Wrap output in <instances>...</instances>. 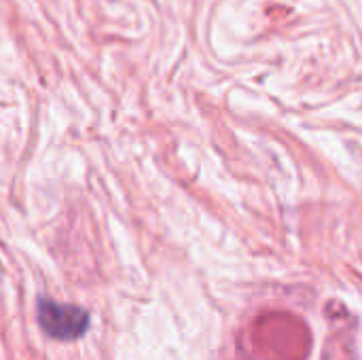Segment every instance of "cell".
<instances>
[{
  "label": "cell",
  "instance_id": "cell-1",
  "mask_svg": "<svg viewBox=\"0 0 362 360\" xmlns=\"http://www.w3.org/2000/svg\"><path fill=\"white\" fill-rule=\"evenodd\" d=\"M38 325L51 339L72 342L85 335L89 327V314L78 306L42 299L38 303Z\"/></svg>",
  "mask_w": 362,
  "mask_h": 360
}]
</instances>
